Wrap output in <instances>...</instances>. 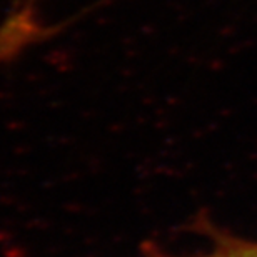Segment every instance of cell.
<instances>
[{"label":"cell","instance_id":"obj_1","mask_svg":"<svg viewBox=\"0 0 257 257\" xmlns=\"http://www.w3.org/2000/svg\"><path fill=\"white\" fill-rule=\"evenodd\" d=\"M199 232L209 240L207 247L199 252L174 254L156 242H146L141 247V257H257V239L242 237L207 219H200Z\"/></svg>","mask_w":257,"mask_h":257}]
</instances>
